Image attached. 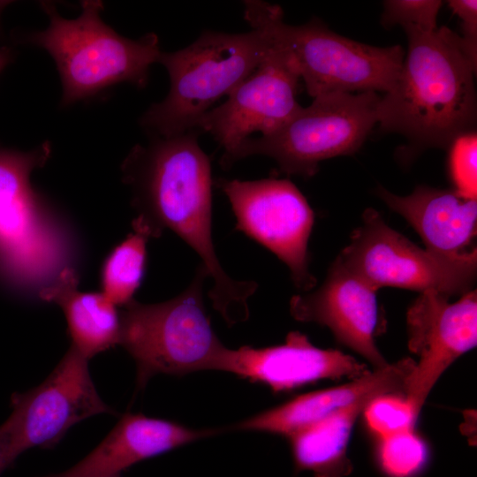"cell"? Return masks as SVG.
<instances>
[{
  "label": "cell",
  "mask_w": 477,
  "mask_h": 477,
  "mask_svg": "<svg viewBox=\"0 0 477 477\" xmlns=\"http://www.w3.org/2000/svg\"><path fill=\"white\" fill-rule=\"evenodd\" d=\"M198 131L154 137L135 145L121 169L132 193L138 216L134 231L158 238L169 229L201 259L212 280L208 296L228 326L248 320V300L258 289L252 280H236L223 269L212 236V178Z\"/></svg>",
  "instance_id": "cell-1"
},
{
  "label": "cell",
  "mask_w": 477,
  "mask_h": 477,
  "mask_svg": "<svg viewBox=\"0 0 477 477\" xmlns=\"http://www.w3.org/2000/svg\"><path fill=\"white\" fill-rule=\"evenodd\" d=\"M407 52L391 88L380 97L377 124L408 140L406 159L428 148H448L475 131L477 64L460 36L446 26H405Z\"/></svg>",
  "instance_id": "cell-2"
},
{
  "label": "cell",
  "mask_w": 477,
  "mask_h": 477,
  "mask_svg": "<svg viewBox=\"0 0 477 477\" xmlns=\"http://www.w3.org/2000/svg\"><path fill=\"white\" fill-rule=\"evenodd\" d=\"M41 6L49 16V26L21 34L16 40L51 56L62 83V106L121 82L147 86L150 66L158 63L162 52L155 34L135 40L118 34L101 19V1H82V11L73 19L59 15L49 2H41Z\"/></svg>",
  "instance_id": "cell-3"
},
{
  "label": "cell",
  "mask_w": 477,
  "mask_h": 477,
  "mask_svg": "<svg viewBox=\"0 0 477 477\" xmlns=\"http://www.w3.org/2000/svg\"><path fill=\"white\" fill-rule=\"evenodd\" d=\"M244 6L251 29L287 54L313 98L331 93L384 94L398 78L405 55L400 45L359 42L331 31L317 19L288 25L280 6L262 1H246Z\"/></svg>",
  "instance_id": "cell-4"
},
{
  "label": "cell",
  "mask_w": 477,
  "mask_h": 477,
  "mask_svg": "<svg viewBox=\"0 0 477 477\" xmlns=\"http://www.w3.org/2000/svg\"><path fill=\"white\" fill-rule=\"evenodd\" d=\"M270 47L260 32H203L193 43L161 52L170 90L140 117V125L155 137L167 138L196 126L212 105L229 95L261 64Z\"/></svg>",
  "instance_id": "cell-5"
},
{
  "label": "cell",
  "mask_w": 477,
  "mask_h": 477,
  "mask_svg": "<svg viewBox=\"0 0 477 477\" xmlns=\"http://www.w3.org/2000/svg\"><path fill=\"white\" fill-rule=\"evenodd\" d=\"M208 278L200 263L188 287L175 298L154 304L132 299L123 306L118 344L135 361L137 388L159 374L221 371L228 348L216 335L206 311Z\"/></svg>",
  "instance_id": "cell-6"
},
{
  "label": "cell",
  "mask_w": 477,
  "mask_h": 477,
  "mask_svg": "<svg viewBox=\"0 0 477 477\" xmlns=\"http://www.w3.org/2000/svg\"><path fill=\"white\" fill-rule=\"evenodd\" d=\"M50 152L49 141L28 152L0 145V279L16 290H30L63 270L64 238L30 181Z\"/></svg>",
  "instance_id": "cell-7"
},
{
  "label": "cell",
  "mask_w": 477,
  "mask_h": 477,
  "mask_svg": "<svg viewBox=\"0 0 477 477\" xmlns=\"http://www.w3.org/2000/svg\"><path fill=\"white\" fill-rule=\"evenodd\" d=\"M380 97L375 92L317 96L276 132L245 140L224 169L243 158L265 155L287 175L311 178L321 162L360 148L377 124Z\"/></svg>",
  "instance_id": "cell-8"
},
{
  "label": "cell",
  "mask_w": 477,
  "mask_h": 477,
  "mask_svg": "<svg viewBox=\"0 0 477 477\" xmlns=\"http://www.w3.org/2000/svg\"><path fill=\"white\" fill-rule=\"evenodd\" d=\"M339 256L375 291L434 289L450 298L472 291L477 276V251L450 257L423 249L390 228L373 208L363 212L361 225Z\"/></svg>",
  "instance_id": "cell-9"
},
{
  "label": "cell",
  "mask_w": 477,
  "mask_h": 477,
  "mask_svg": "<svg viewBox=\"0 0 477 477\" xmlns=\"http://www.w3.org/2000/svg\"><path fill=\"white\" fill-rule=\"evenodd\" d=\"M236 216L235 230L269 249L289 269L297 289L311 291L316 279L309 270L308 240L314 215L289 179L219 178Z\"/></svg>",
  "instance_id": "cell-10"
},
{
  "label": "cell",
  "mask_w": 477,
  "mask_h": 477,
  "mask_svg": "<svg viewBox=\"0 0 477 477\" xmlns=\"http://www.w3.org/2000/svg\"><path fill=\"white\" fill-rule=\"evenodd\" d=\"M87 363L71 345L41 384L11 395L12 410L2 424L10 438L12 463L30 448H52L85 419L116 414L97 392Z\"/></svg>",
  "instance_id": "cell-11"
},
{
  "label": "cell",
  "mask_w": 477,
  "mask_h": 477,
  "mask_svg": "<svg viewBox=\"0 0 477 477\" xmlns=\"http://www.w3.org/2000/svg\"><path fill=\"white\" fill-rule=\"evenodd\" d=\"M269 41V49L257 68L197 124L196 131L208 132L223 148V169L253 133L276 132L302 108L296 99L299 73L287 54Z\"/></svg>",
  "instance_id": "cell-12"
},
{
  "label": "cell",
  "mask_w": 477,
  "mask_h": 477,
  "mask_svg": "<svg viewBox=\"0 0 477 477\" xmlns=\"http://www.w3.org/2000/svg\"><path fill=\"white\" fill-rule=\"evenodd\" d=\"M425 290L407 312L409 349L419 360L408 378L405 398L418 417L443 373L477 343V294L472 290L454 302Z\"/></svg>",
  "instance_id": "cell-13"
},
{
  "label": "cell",
  "mask_w": 477,
  "mask_h": 477,
  "mask_svg": "<svg viewBox=\"0 0 477 477\" xmlns=\"http://www.w3.org/2000/svg\"><path fill=\"white\" fill-rule=\"evenodd\" d=\"M376 292L338 255L318 288L291 299L290 313L299 322L326 326L338 342L380 369L389 363L375 339Z\"/></svg>",
  "instance_id": "cell-14"
},
{
  "label": "cell",
  "mask_w": 477,
  "mask_h": 477,
  "mask_svg": "<svg viewBox=\"0 0 477 477\" xmlns=\"http://www.w3.org/2000/svg\"><path fill=\"white\" fill-rule=\"evenodd\" d=\"M221 371L265 384L275 392L322 379L354 380L371 372L348 354L314 346L299 331L290 332L278 345L228 348Z\"/></svg>",
  "instance_id": "cell-15"
},
{
  "label": "cell",
  "mask_w": 477,
  "mask_h": 477,
  "mask_svg": "<svg viewBox=\"0 0 477 477\" xmlns=\"http://www.w3.org/2000/svg\"><path fill=\"white\" fill-rule=\"evenodd\" d=\"M415 366L410 358L375 369L345 384L300 395L227 428L291 436L335 411L366 398L394 394L405 397Z\"/></svg>",
  "instance_id": "cell-16"
},
{
  "label": "cell",
  "mask_w": 477,
  "mask_h": 477,
  "mask_svg": "<svg viewBox=\"0 0 477 477\" xmlns=\"http://www.w3.org/2000/svg\"><path fill=\"white\" fill-rule=\"evenodd\" d=\"M221 432V428H192L141 413H126L80 462L43 477H120L122 471L140 461Z\"/></svg>",
  "instance_id": "cell-17"
},
{
  "label": "cell",
  "mask_w": 477,
  "mask_h": 477,
  "mask_svg": "<svg viewBox=\"0 0 477 477\" xmlns=\"http://www.w3.org/2000/svg\"><path fill=\"white\" fill-rule=\"evenodd\" d=\"M377 196L404 217L420 235L425 248L437 254L462 257L477 251V200L455 189L419 186L405 196L382 186Z\"/></svg>",
  "instance_id": "cell-18"
},
{
  "label": "cell",
  "mask_w": 477,
  "mask_h": 477,
  "mask_svg": "<svg viewBox=\"0 0 477 477\" xmlns=\"http://www.w3.org/2000/svg\"><path fill=\"white\" fill-rule=\"evenodd\" d=\"M78 280L76 272L66 267L38 295L63 309L72 346L89 360L118 344L120 314L102 292H80Z\"/></svg>",
  "instance_id": "cell-19"
},
{
  "label": "cell",
  "mask_w": 477,
  "mask_h": 477,
  "mask_svg": "<svg viewBox=\"0 0 477 477\" xmlns=\"http://www.w3.org/2000/svg\"><path fill=\"white\" fill-rule=\"evenodd\" d=\"M366 398L335 411L289 436L296 467L315 477H344L352 471L347 444L358 417L370 400Z\"/></svg>",
  "instance_id": "cell-20"
},
{
  "label": "cell",
  "mask_w": 477,
  "mask_h": 477,
  "mask_svg": "<svg viewBox=\"0 0 477 477\" xmlns=\"http://www.w3.org/2000/svg\"><path fill=\"white\" fill-rule=\"evenodd\" d=\"M149 238L134 231L106 258L102 270V293L116 306L130 302L142 280Z\"/></svg>",
  "instance_id": "cell-21"
},
{
  "label": "cell",
  "mask_w": 477,
  "mask_h": 477,
  "mask_svg": "<svg viewBox=\"0 0 477 477\" xmlns=\"http://www.w3.org/2000/svg\"><path fill=\"white\" fill-rule=\"evenodd\" d=\"M376 458L389 477H413L424 467L428 451L413 429L379 439Z\"/></svg>",
  "instance_id": "cell-22"
},
{
  "label": "cell",
  "mask_w": 477,
  "mask_h": 477,
  "mask_svg": "<svg viewBox=\"0 0 477 477\" xmlns=\"http://www.w3.org/2000/svg\"><path fill=\"white\" fill-rule=\"evenodd\" d=\"M368 428L381 439L414 428L417 416L405 397L388 394L370 400L363 411Z\"/></svg>",
  "instance_id": "cell-23"
},
{
  "label": "cell",
  "mask_w": 477,
  "mask_h": 477,
  "mask_svg": "<svg viewBox=\"0 0 477 477\" xmlns=\"http://www.w3.org/2000/svg\"><path fill=\"white\" fill-rule=\"evenodd\" d=\"M448 148L449 173L453 185L452 188L466 197L476 199V132L473 131L458 136Z\"/></svg>",
  "instance_id": "cell-24"
},
{
  "label": "cell",
  "mask_w": 477,
  "mask_h": 477,
  "mask_svg": "<svg viewBox=\"0 0 477 477\" xmlns=\"http://www.w3.org/2000/svg\"><path fill=\"white\" fill-rule=\"evenodd\" d=\"M443 5L437 0H387L383 2L382 25L386 28L399 25L426 31L435 30L437 17Z\"/></svg>",
  "instance_id": "cell-25"
},
{
  "label": "cell",
  "mask_w": 477,
  "mask_h": 477,
  "mask_svg": "<svg viewBox=\"0 0 477 477\" xmlns=\"http://www.w3.org/2000/svg\"><path fill=\"white\" fill-rule=\"evenodd\" d=\"M448 5L461 23L464 48L471 60L477 64V2L475 0H450Z\"/></svg>",
  "instance_id": "cell-26"
},
{
  "label": "cell",
  "mask_w": 477,
  "mask_h": 477,
  "mask_svg": "<svg viewBox=\"0 0 477 477\" xmlns=\"http://www.w3.org/2000/svg\"><path fill=\"white\" fill-rule=\"evenodd\" d=\"M12 464L11 459V443L8 434L3 426L0 425V475Z\"/></svg>",
  "instance_id": "cell-27"
},
{
  "label": "cell",
  "mask_w": 477,
  "mask_h": 477,
  "mask_svg": "<svg viewBox=\"0 0 477 477\" xmlns=\"http://www.w3.org/2000/svg\"><path fill=\"white\" fill-rule=\"evenodd\" d=\"M12 58V51L8 47H0V72Z\"/></svg>",
  "instance_id": "cell-28"
}]
</instances>
